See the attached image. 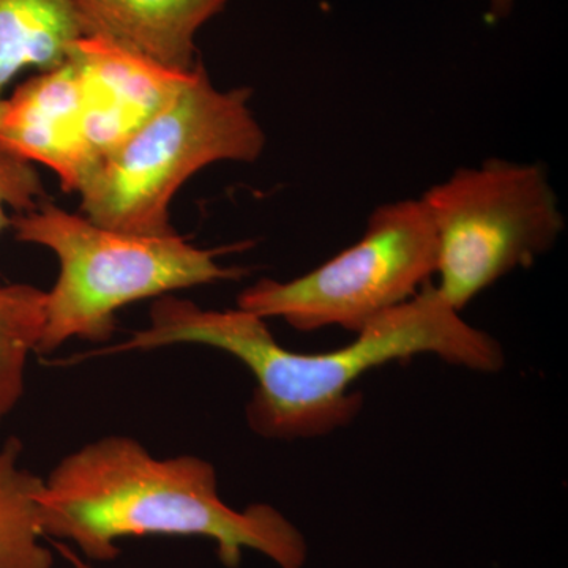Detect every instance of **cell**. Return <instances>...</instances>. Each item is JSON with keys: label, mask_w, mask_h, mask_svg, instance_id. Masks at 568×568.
I'll list each match as a JSON object with an SVG mask.
<instances>
[{"label": "cell", "mask_w": 568, "mask_h": 568, "mask_svg": "<svg viewBox=\"0 0 568 568\" xmlns=\"http://www.w3.org/2000/svg\"><path fill=\"white\" fill-rule=\"evenodd\" d=\"M54 548L58 549L59 555L70 564L71 568H93L92 564L78 555L70 545L58 541V544H54Z\"/></svg>", "instance_id": "14"}, {"label": "cell", "mask_w": 568, "mask_h": 568, "mask_svg": "<svg viewBox=\"0 0 568 568\" xmlns=\"http://www.w3.org/2000/svg\"><path fill=\"white\" fill-rule=\"evenodd\" d=\"M420 201L435 227L436 291L459 313L510 272L551 252L566 230L540 163L489 159L458 168Z\"/></svg>", "instance_id": "5"}, {"label": "cell", "mask_w": 568, "mask_h": 568, "mask_svg": "<svg viewBox=\"0 0 568 568\" xmlns=\"http://www.w3.org/2000/svg\"><path fill=\"white\" fill-rule=\"evenodd\" d=\"M82 39L114 44L178 73L196 61V36L227 0H70Z\"/></svg>", "instance_id": "9"}, {"label": "cell", "mask_w": 568, "mask_h": 568, "mask_svg": "<svg viewBox=\"0 0 568 568\" xmlns=\"http://www.w3.org/2000/svg\"><path fill=\"white\" fill-rule=\"evenodd\" d=\"M21 457L18 437L0 446V568H52L40 523L44 478L22 467Z\"/></svg>", "instance_id": "11"}, {"label": "cell", "mask_w": 568, "mask_h": 568, "mask_svg": "<svg viewBox=\"0 0 568 568\" xmlns=\"http://www.w3.org/2000/svg\"><path fill=\"white\" fill-rule=\"evenodd\" d=\"M44 537L69 541L89 562H111L129 537H203L226 568L245 549L278 568H304L308 544L268 504L237 510L220 496L212 463L194 455L155 458L140 440L106 436L67 455L39 497Z\"/></svg>", "instance_id": "2"}, {"label": "cell", "mask_w": 568, "mask_h": 568, "mask_svg": "<svg viewBox=\"0 0 568 568\" xmlns=\"http://www.w3.org/2000/svg\"><path fill=\"white\" fill-rule=\"evenodd\" d=\"M82 39L70 0H0V100L21 71H47Z\"/></svg>", "instance_id": "10"}, {"label": "cell", "mask_w": 568, "mask_h": 568, "mask_svg": "<svg viewBox=\"0 0 568 568\" xmlns=\"http://www.w3.org/2000/svg\"><path fill=\"white\" fill-rule=\"evenodd\" d=\"M173 345H201L233 355L252 372L256 387L245 407L246 424L265 439L331 435L361 413L353 386L366 373L416 355H436L458 368L496 373L506 354L495 336L466 323L428 283L327 353H294L276 342L265 320L244 310H204L189 298H155L149 324L121 345L99 354H123Z\"/></svg>", "instance_id": "1"}, {"label": "cell", "mask_w": 568, "mask_h": 568, "mask_svg": "<svg viewBox=\"0 0 568 568\" xmlns=\"http://www.w3.org/2000/svg\"><path fill=\"white\" fill-rule=\"evenodd\" d=\"M10 230L18 242L43 246L59 261L37 354L73 338L110 342L123 306L245 274L220 264L223 250L200 248L178 234L122 233L47 200L11 216Z\"/></svg>", "instance_id": "3"}, {"label": "cell", "mask_w": 568, "mask_h": 568, "mask_svg": "<svg viewBox=\"0 0 568 568\" xmlns=\"http://www.w3.org/2000/svg\"><path fill=\"white\" fill-rule=\"evenodd\" d=\"M435 227L420 200L381 204L365 233L308 274L263 278L242 291L237 308L295 331L339 327L358 334L405 304L436 274Z\"/></svg>", "instance_id": "6"}, {"label": "cell", "mask_w": 568, "mask_h": 568, "mask_svg": "<svg viewBox=\"0 0 568 568\" xmlns=\"http://www.w3.org/2000/svg\"><path fill=\"white\" fill-rule=\"evenodd\" d=\"M47 291L28 283L0 284V424L24 395L29 358L39 351Z\"/></svg>", "instance_id": "12"}, {"label": "cell", "mask_w": 568, "mask_h": 568, "mask_svg": "<svg viewBox=\"0 0 568 568\" xmlns=\"http://www.w3.org/2000/svg\"><path fill=\"white\" fill-rule=\"evenodd\" d=\"M71 55L80 63L88 92L80 132L82 182L100 160L155 114L194 70L178 73L163 69L95 39L78 40Z\"/></svg>", "instance_id": "7"}, {"label": "cell", "mask_w": 568, "mask_h": 568, "mask_svg": "<svg viewBox=\"0 0 568 568\" xmlns=\"http://www.w3.org/2000/svg\"><path fill=\"white\" fill-rule=\"evenodd\" d=\"M88 92L80 63L39 71L0 100V148L58 174L77 193L82 175L80 132Z\"/></svg>", "instance_id": "8"}, {"label": "cell", "mask_w": 568, "mask_h": 568, "mask_svg": "<svg viewBox=\"0 0 568 568\" xmlns=\"http://www.w3.org/2000/svg\"><path fill=\"white\" fill-rule=\"evenodd\" d=\"M252 91H222L197 65L185 84L78 186L81 213L122 233L175 234L171 203L189 179L211 164L254 163L265 133Z\"/></svg>", "instance_id": "4"}, {"label": "cell", "mask_w": 568, "mask_h": 568, "mask_svg": "<svg viewBox=\"0 0 568 568\" xmlns=\"http://www.w3.org/2000/svg\"><path fill=\"white\" fill-rule=\"evenodd\" d=\"M44 201V185L36 164L0 148V234L11 227L10 211H32Z\"/></svg>", "instance_id": "13"}, {"label": "cell", "mask_w": 568, "mask_h": 568, "mask_svg": "<svg viewBox=\"0 0 568 568\" xmlns=\"http://www.w3.org/2000/svg\"><path fill=\"white\" fill-rule=\"evenodd\" d=\"M515 0H488V18L500 21L514 11Z\"/></svg>", "instance_id": "15"}]
</instances>
